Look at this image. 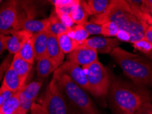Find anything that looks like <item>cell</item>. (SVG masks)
Listing matches in <instances>:
<instances>
[{
  "mask_svg": "<svg viewBox=\"0 0 152 114\" xmlns=\"http://www.w3.org/2000/svg\"><path fill=\"white\" fill-rule=\"evenodd\" d=\"M57 39L60 47L64 54L71 53L75 49L77 42L71 38L67 34V33L58 35L57 36Z\"/></svg>",
  "mask_w": 152,
  "mask_h": 114,
  "instance_id": "cell-23",
  "label": "cell"
},
{
  "mask_svg": "<svg viewBox=\"0 0 152 114\" xmlns=\"http://www.w3.org/2000/svg\"><path fill=\"white\" fill-rule=\"evenodd\" d=\"M42 105L48 114H69V108L63 91L54 77L46 89Z\"/></svg>",
  "mask_w": 152,
  "mask_h": 114,
  "instance_id": "cell-6",
  "label": "cell"
},
{
  "mask_svg": "<svg viewBox=\"0 0 152 114\" xmlns=\"http://www.w3.org/2000/svg\"><path fill=\"white\" fill-rule=\"evenodd\" d=\"M76 0H53L50 1L51 4L54 6V8H61L67 6L75 3Z\"/></svg>",
  "mask_w": 152,
  "mask_h": 114,
  "instance_id": "cell-31",
  "label": "cell"
},
{
  "mask_svg": "<svg viewBox=\"0 0 152 114\" xmlns=\"http://www.w3.org/2000/svg\"><path fill=\"white\" fill-rule=\"evenodd\" d=\"M63 93L82 114H100L86 90L73 82L66 75H53Z\"/></svg>",
  "mask_w": 152,
  "mask_h": 114,
  "instance_id": "cell-4",
  "label": "cell"
},
{
  "mask_svg": "<svg viewBox=\"0 0 152 114\" xmlns=\"http://www.w3.org/2000/svg\"><path fill=\"white\" fill-rule=\"evenodd\" d=\"M32 36V33L26 30L17 31L12 35L9 36L6 43V49L10 54H16L19 51L23 42Z\"/></svg>",
  "mask_w": 152,
  "mask_h": 114,
  "instance_id": "cell-12",
  "label": "cell"
},
{
  "mask_svg": "<svg viewBox=\"0 0 152 114\" xmlns=\"http://www.w3.org/2000/svg\"><path fill=\"white\" fill-rule=\"evenodd\" d=\"M12 61V56H11V54H8L7 56L6 57L5 59H4L1 64H0V81L3 77V76L5 74L6 71L7 70V69L10 67L11 62Z\"/></svg>",
  "mask_w": 152,
  "mask_h": 114,
  "instance_id": "cell-29",
  "label": "cell"
},
{
  "mask_svg": "<svg viewBox=\"0 0 152 114\" xmlns=\"http://www.w3.org/2000/svg\"><path fill=\"white\" fill-rule=\"evenodd\" d=\"M119 43L120 42L118 39L95 36L88 38L80 43H77L75 49L88 48L93 49L99 53L110 54L114 49L118 46Z\"/></svg>",
  "mask_w": 152,
  "mask_h": 114,
  "instance_id": "cell-9",
  "label": "cell"
},
{
  "mask_svg": "<svg viewBox=\"0 0 152 114\" xmlns=\"http://www.w3.org/2000/svg\"><path fill=\"white\" fill-rule=\"evenodd\" d=\"M4 102V100L3 99V98H2L1 95V93H0V109H1V107H2V105H3Z\"/></svg>",
  "mask_w": 152,
  "mask_h": 114,
  "instance_id": "cell-37",
  "label": "cell"
},
{
  "mask_svg": "<svg viewBox=\"0 0 152 114\" xmlns=\"http://www.w3.org/2000/svg\"><path fill=\"white\" fill-rule=\"evenodd\" d=\"M31 114H48L45 107L41 104L34 102L30 109Z\"/></svg>",
  "mask_w": 152,
  "mask_h": 114,
  "instance_id": "cell-32",
  "label": "cell"
},
{
  "mask_svg": "<svg viewBox=\"0 0 152 114\" xmlns=\"http://www.w3.org/2000/svg\"><path fill=\"white\" fill-rule=\"evenodd\" d=\"M49 38L48 30L33 34L32 42L34 46L35 60H39L47 55V46Z\"/></svg>",
  "mask_w": 152,
  "mask_h": 114,
  "instance_id": "cell-13",
  "label": "cell"
},
{
  "mask_svg": "<svg viewBox=\"0 0 152 114\" xmlns=\"http://www.w3.org/2000/svg\"><path fill=\"white\" fill-rule=\"evenodd\" d=\"M12 114H26V113H23L21 110H20L19 109H18V110H17L15 113H13Z\"/></svg>",
  "mask_w": 152,
  "mask_h": 114,
  "instance_id": "cell-38",
  "label": "cell"
},
{
  "mask_svg": "<svg viewBox=\"0 0 152 114\" xmlns=\"http://www.w3.org/2000/svg\"><path fill=\"white\" fill-rule=\"evenodd\" d=\"M19 30L18 1L4 2L0 7V33L9 36Z\"/></svg>",
  "mask_w": 152,
  "mask_h": 114,
  "instance_id": "cell-7",
  "label": "cell"
},
{
  "mask_svg": "<svg viewBox=\"0 0 152 114\" xmlns=\"http://www.w3.org/2000/svg\"><path fill=\"white\" fill-rule=\"evenodd\" d=\"M90 21L99 25L113 22L121 30L128 33L132 43L144 38L145 30L148 27L127 1L124 0H113L106 12L98 16H93Z\"/></svg>",
  "mask_w": 152,
  "mask_h": 114,
  "instance_id": "cell-1",
  "label": "cell"
},
{
  "mask_svg": "<svg viewBox=\"0 0 152 114\" xmlns=\"http://www.w3.org/2000/svg\"><path fill=\"white\" fill-rule=\"evenodd\" d=\"M133 47L136 50L139 51L140 52L143 53V54L147 55L149 57H152V44L148 42L145 38L140 39L133 42Z\"/></svg>",
  "mask_w": 152,
  "mask_h": 114,
  "instance_id": "cell-25",
  "label": "cell"
},
{
  "mask_svg": "<svg viewBox=\"0 0 152 114\" xmlns=\"http://www.w3.org/2000/svg\"><path fill=\"white\" fill-rule=\"evenodd\" d=\"M54 10L56 13L57 14L58 17H59L60 21H62V23H63L66 28L70 29L74 26L75 23H73V20L71 19L70 15L68 14H66V13L64 12H61V11L59 10L58 8H54Z\"/></svg>",
  "mask_w": 152,
  "mask_h": 114,
  "instance_id": "cell-28",
  "label": "cell"
},
{
  "mask_svg": "<svg viewBox=\"0 0 152 114\" xmlns=\"http://www.w3.org/2000/svg\"><path fill=\"white\" fill-rule=\"evenodd\" d=\"M26 81L25 80L22 79L10 66L4 74L2 85L5 86L13 93H15L25 86Z\"/></svg>",
  "mask_w": 152,
  "mask_h": 114,
  "instance_id": "cell-14",
  "label": "cell"
},
{
  "mask_svg": "<svg viewBox=\"0 0 152 114\" xmlns=\"http://www.w3.org/2000/svg\"><path fill=\"white\" fill-rule=\"evenodd\" d=\"M32 36L28 38L22 44L21 49L17 53L19 56L29 63L33 64L35 59L34 46H33Z\"/></svg>",
  "mask_w": 152,
  "mask_h": 114,
  "instance_id": "cell-22",
  "label": "cell"
},
{
  "mask_svg": "<svg viewBox=\"0 0 152 114\" xmlns=\"http://www.w3.org/2000/svg\"><path fill=\"white\" fill-rule=\"evenodd\" d=\"M151 58H152V57H151Z\"/></svg>",
  "mask_w": 152,
  "mask_h": 114,
  "instance_id": "cell-42",
  "label": "cell"
},
{
  "mask_svg": "<svg viewBox=\"0 0 152 114\" xmlns=\"http://www.w3.org/2000/svg\"><path fill=\"white\" fill-rule=\"evenodd\" d=\"M111 57L123 72L138 86L152 87V61L117 46Z\"/></svg>",
  "mask_w": 152,
  "mask_h": 114,
  "instance_id": "cell-3",
  "label": "cell"
},
{
  "mask_svg": "<svg viewBox=\"0 0 152 114\" xmlns=\"http://www.w3.org/2000/svg\"><path fill=\"white\" fill-rule=\"evenodd\" d=\"M102 35L104 36L113 37L117 36L118 32H119L120 29L116 23L113 22H107L106 23L102 25Z\"/></svg>",
  "mask_w": 152,
  "mask_h": 114,
  "instance_id": "cell-26",
  "label": "cell"
},
{
  "mask_svg": "<svg viewBox=\"0 0 152 114\" xmlns=\"http://www.w3.org/2000/svg\"><path fill=\"white\" fill-rule=\"evenodd\" d=\"M42 86V81H32L29 84H26L23 88L20 94L19 109L27 114L31 107L37 99L40 90Z\"/></svg>",
  "mask_w": 152,
  "mask_h": 114,
  "instance_id": "cell-10",
  "label": "cell"
},
{
  "mask_svg": "<svg viewBox=\"0 0 152 114\" xmlns=\"http://www.w3.org/2000/svg\"><path fill=\"white\" fill-rule=\"evenodd\" d=\"M136 114H152V103L151 102H145L140 107Z\"/></svg>",
  "mask_w": 152,
  "mask_h": 114,
  "instance_id": "cell-30",
  "label": "cell"
},
{
  "mask_svg": "<svg viewBox=\"0 0 152 114\" xmlns=\"http://www.w3.org/2000/svg\"><path fill=\"white\" fill-rule=\"evenodd\" d=\"M47 55L51 59L54 60L60 66L63 64L64 53L60 49L57 36L49 33V38L47 46Z\"/></svg>",
  "mask_w": 152,
  "mask_h": 114,
  "instance_id": "cell-15",
  "label": "cell"
},
{
  "mask_svg": "<svg viewBox=\"0 0 152 114\" xmlns=\"http://www.w3.org/2000/svg\"><path fill=\"white\" fill-rule=\"evenodd\" d=\"M0 93H1V95L2 98H3L4 102L7 100L9 98H10L15 94L12 91L9 90L8 88H6L5 86H4V85H1V88H0Z\"/></svg>",
  "mask_w": 152,
  "mask_h": 114,
  "instance_id": "cell-33",
  "label": "cell"
},
{
  "mask_svg": "<svg viewBox=\"0 0 152 114\" xmlns=\"http://www.w3.org/2000/svg\"><path fill=\"white\" fill-rule=\"evenodd\" d=\"M1 2H2V1H1V0H0V4H1Z\"/></svg>",
  "mask_w": 152,
  "mask_h": 114,
  "instance_id": "cell-40",
  "label": "cell"
},
{
  "mask_svg": "<svg viewBox=\"0 0 152 114\" xmlns=\"http://www.w3.org/2000/svg\"><path fill=\"white\" fill-rule=\"evenodd\" d=\"M117 39H118V41H125V42H131V38L129 35L126 32H124L122 30H119V32H118L117 35Z\"/></svg>",
  "mask_w": 152,
  "mask_h": 114,
  "instance_id": "cell-35",
  "label": "cell"
},
{
  "mask_svg": "<svg viewBox=\"0 0 152 114\" xmlns=\"http://www.w3.org/2000/svg\"><path fill=\"white\" fill-rule=\"evenodd\" d=\"M10 66L22 79L26 81L28 76L32 68V64L24 60L23 58L19 56L18 53H16L12 58V61Z\"/></svg>",
  "mask_w": 152,
  "mask_h": 114,
  "instance_id": "cell-17",
  "label": "cell"
},
{
  "mask_svg": "<svg viewBox=\"0 0 152 114\" xmlns=\"http://www.w3.org/2000/svg\"><path fill=\"white\" fill-rule=\"evenodd\" d=\"M73 23L76 25H82L86 23L89 16L86 1H79L73 8L71 14Z\"/></svg>",
  "mask_w": 152,
  "mask_h": 114,
  "instance_id": "cell-18",
  "label": "cell"
},
{
  "mask_svg": "<svg viewBox=\"0 0 152 114\" xmlns=\"http://www.w3.org/2000/svg\"><path fill=\"white\" fill-rule=\"evenodd\" d=\"M84 27L89 35H102V25H99L91 21H86L82 25Z\"/></svg>",
  "mask_w": 152,
  "mask_h": 114,
  "instance_id": "cell-27",
  "label": "cell"
},
{
  "mask_svg": "<svg viewBox=\"0 0 152 114\" xmlns=\"http://www.w3.org/2000/svg\"><path fill=\"white\" fill-rule=\"evenodd\" d=\"M60 65L51 59L48 55L37 60V70L38 76L40 78H45L51 73L55 72L58 68Z\"/></svg>",
  "mask_w": 152,
  "mask_h": 114,
  "instance_id": "cell-16",
  "label": "cell"
},
{
  "mask_svg": "<svg viewBox=\"0 0 152 114\" xmlns=\"http://www.w3.org/2000/svg\"><path fill=\"white\" fill-rule=\"evenodd\" d=\"M21 90L22 88L4 102L0 109V111L2 114H12L18 110L20 105V94Z\"/></svg>",
  "mask_w": 152,
  "mask_h": 114,
  "instance_id": "cell-21",
  "label": "cell"
},
{
  "mask_svg": "<svg viewBox=\"0 0 152 114\" xmlns=\"http://www.w3.org/2000/svg\"><path fill=\"white\" fill-rule=\"evenodd\" d=\"M9 36H5L0 33V55L4 53L6 49V43Z\"/></svg>",
  "mask_w": 152,
  "mask_h": 114,
  "instance_id": "cell-34",
  "label": "cell"
},
{
  "mask_svg": "<svg viewBox=\"0 0 152 114\" xmlns=\"http://www.w3.org/2000/svg\"><path fill=\"white\" fill-rule=\"evenodd\" d=\"M66 33L71 38L74 40L77 43L85 41L88 38V36H90L82 25H74L73 28L69 29Z\"/></svg>",
  "mask_w": 152,
  "mask_h": 114,
  "instance_id": "cell-24",
  "label": "cell"
},
{
  "mask_svg": "<svg viewBox=\"0 0 152 114\" xmlns=\"http://www.w3.org/2000/svg\"><path fill=\"white\" fill-rule=\"evenodd\" d=\"M0 114H2V113H1V111H0Z\"/></svg>",
  "mask_w": 152,
  "mask_h": 114,
  "instance_id": "cell-41",
  "label": "cell"
},
{
  "mask_svg": "<svg viewBox=\"0 0 152 114\" xmlns=\"http://www.w3.org/2000/svg\"><path fill=\"white\" fill-rule=\"evenodd\" d=\"M56 75H66L80 88L88 91V83L86 73L82 66L67 61L63 62L54 72Z\"/></svg>",
  "mask_w": 152,
  "mask_h": 114,
  "instance_id": "cell-8",
  "label": "cell"
},
{
  "mask_svg": "<svg viewBox=\"0 0 152 114\" xmlns=\"http://www.w3.org/2000/svg\"><path fill=\"white\" fill-rule=\"evenodd\" d=\"M144 38L152 44V25H149L145 32Z\"/></svg>",
  "mask_w": 152,
  "mask_h": 114,
  "instance_id": "cell-36",
  "label": "cell"
},
{
  "mask_svg": "<svg viewBox=\"0 0 152 114\" xmlns=\"http://www.w3.org/2000/svg\"><path fill=\"white\" fill-rule=\"evenodd\" d=\"M113 0H88L86 1L89 15L98 16L104 13L110 7Z\"/></svg>",
  "mask_w": 152,
  "mask_h": 114,
  "instance_id": "cell-19",
  "label": "cell"
},
{
  "mask_svg": "<svg viewBox=\"0 0 152 114\" xmlns=\"http://www.w3.org/2000/svg\"><path fill=\"white\" fill-rule=\"evenodd\" d=\"M108 95L111 108L117 114H136L142 104L151 102V93L145 87L118 80L111 82Z\"/></svg>",
  "mask_w": 152,
  "mask_h": 114,
  "instance_id": "cell-2",
  "label": "cell"
},
{
  "mask_svg": "<svg viewBox=\"0 0 152 114\" xmlns=\"http://www.w3.org/2000/svg\"><path fill=\"white\" fill-rule=\"evenodd\" d=\"M67 59L68 61L73 64L84 67L97 61L98 57L96 51L91 49L82 48L75 49L69 53Z\"/></svg>",
  "mask_w": 152,
  "mask_h": 114,
  "instance_id": "cell-11",
  "label": "cell"
},
{
  "mask_svg": "<svg viewBox=\"0 0 152 114\" xmlns=\"http://www.w3.org/2000/svg\"><path fill=\"white\" fill-rule=\"evenodd\" d=\"M86 73L88 83V91L93 96L104 98L108 94L111 86L110 75L99 60L82 67Z\"/></svg>",
  "mask_w": 152,
  "mask_h": 114,
  "instance_id": "cell-5",
  "label": "cell"
},
{
  "mask_svg": "<svg viewBox=\"0 0 152 114\" xmlns=\"http://www.w3.org/2000/svg\"><path fill=\"white\" fill-rule=\"evenodd\" d=\"M150 101H151V102L152 103V93L151 94V95H150Z\"/></svg>",
  "mask_w": 152,
  "mask_h": 114,
  "instance_id": "cell-39",
  "label": "cell"
},
{
  "mask_svg": "<svg viewBox=\"0 0 152 114\" xmlns=\"http://www.w3.org/2000/svg\"><path fill=\"white\" fill-rule=\"evenodd\" d=\"M49 20V25L48 28V31L49 33L54 36H58L62 33H66L69 30V28L64 25L60 21L59 17H58L54 9L51 12L50 17L48 18Z\"/></svg>",
  "mask_w": 152,
  "mask_h": 114,
  "instance_id": "cell-20",
  "label": "cell"
}]
</instances>
